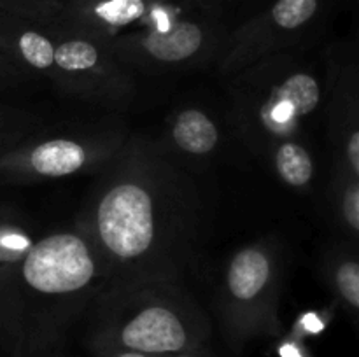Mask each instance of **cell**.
<instances>
[{"instance_id": "obj_1", "label": "cell", "mask_w": 359, "mask_h": 357, "mask_svg": "<svg viewBox=\"0 0 359 357\" xmlns=\"http://www.w3.org/2000/svg\"><path fill=\"white\" fill-rule=\"evenodd\" d=\"M95 230L105 251L119 261H135L153 247L156 212L153 195L133 181L107 189L95 212Z\"/></svg>"}, {"instance_id": "obj_2", "label": "cell", "mask_w": 359, "mask_h": 357, "mask_svg": "<svg viewBox=\"0 0 359 357\" xmlns=\"http://www.w3.org/2000/svg\"><path fill=\"white\" fill-rule=\"evenodd\" d=\"M97 265L86 241L74 233L42 238L27 252L21 265L23 282L35 293L70 294L93 280Z\"/></svg>"}, {"instance_id": "obj_3", "label": "cell", "mask_w": 359, "mask_h": 357, "mask_svg": "<svg viewBox=\"0 0 359 357\" xmlns=\"http://www.w3.org/2000/svg\"><path fill=\"white\" fill-rule=\"evenodd\" d=\"M177 0H63L51 20L93 37H109L130 24L163 27L177 20Z\"/></svg>"}, {"instance_id": "obj_4", "label": "cell", "mask_w": 359, "mask_h": 357, "mask_svg": "<svg viewBox=\"0 0 359 357\" xmlns=\"http://www.w3.org/2000/svg\"><path fill=\"white\" fill-rule=\"evenodd\" d=\"M116 343L154 357L188 352L193 346L191 328L181 314L167 304H146L116 329Z\"/></svg>"}, {"instance_id": "obj_5", "label": "cell", "mask_w": 359, "mask_h": 357, "mask_svg": "<svg viewBox=\"0 0 359 357\" xmlns=\"http://www.w3.org/2000/svg\"><path fill=\"white\" fill-rule=\"evenodd\" d=\"M209 28L195 20L177 18L163 27H149L140 34L119 38V46L137 49L142 56L161 63H181L205 48Z\"/></svg>"}, {"instance_id": "obj_6", "label": "cell", "mask_w": 359, "mask_h": 357, "mask_svg": "<svg viewBox=\"0 0 359 357\" xmlns=\"http://www.w3.org/2000/svg\"><path fill=\"white\" fill-rule=\"evenodd\" d=\"M272 279V262L265 251L248 247L233 255L228 268V290L237 301H252Z\"/></svg>"}, {"instance_id": "obj_7", "label": "cell", "mask_w": 359, "mask_h": 357, "mask_svg": "<svg viewBox=\"0 0 359 357\" xmlns=\"http://www.w3.org/2000/svg\"><path fill=\"white\" fill-rule=\"evenodd\" d=\"M323 0H276L272 7L248 24L245 37L259 38L263 35L276 37L280 34H293L304 30L321 9Z\"/></svg>"}, {"instance_id": "obj_8", "label": "cell", "mask_w": 359, "mask_h": 357, "mask_svg": "<svg viewBox=\"0 0 359 357\" xmlns=\"http://www.w3.org/2000/svg\"><path fill=\"white\" fill-rule=\"evenodd\" d=\"M270 104V119L276 125L293 122L316 111L321 102L318 80L309 74H293L276 90Z\"/></svg>"}, {"instance_id": "obj_9", "label": "cell", "mask_w": 359, "mask_h": 357, "mask_svg": "<svg viewBox=\"0 0 359 357\" xmlns=\"http://www.w3.org/2000/svg\"><path fill=\"white\" fill-rule=\"evenodd\" d=\"M88 154L81 144L67 139H53L35 146L28 154V167L41 177H65L86 164Z\"/></svg>"}, {"instance_id": "obj_10", "label": "cell", "mask_w": 359, "mask_h": 357, "mask_svg": "<svg viewBox=\"0 0 359 357\" xmlns=\"http://www.w3.org/2000/svg\"><path fill=\"white\" fill-rule=\"evenodd\" d=\"M69 34L63 41L55 44L53 65L67 74H84L97 69L100 63L102 52L93 35L74 30L69 27Z\"/></svg>"}, {"instance_id": "obj_11", "label": "cell", "mask_w": 359, "mask_h": 357, "mask_svg": "<svg viewBox=\"0 0 359 357\" xmlns=\"http://www.w3.org/2000/svg\"><path fill=\"white\" fill-rule=\"evenodd\" d=\"M174 140L182 150L191 154H207L217 146L219 132L212 119L196 108H186L175 118Z\"/></svg>"}, {"instance_id": "obj_12", "label": "cell", "mask_w": 359, "mask_h": 357, "mask_svg": "<svg viewBox=\"0 0 359 357\" xmlns=\"http://www.w3.org/2000/svg\"><path fill=\"white\" fill-rule=\"evenodd\" d=\"M276 168L284 182L304 188L314 175V163L305 147L294 142H284L276 153Z\"/></svg>"}, {"instance_id": "obj_13", "label": "cell", "mask_w": 359, "mask_h": 357, "mask_svg": "<svg viewBox=\"0 0 359 357\" xmlns=\"http://www.w3.org/2000/svg\"><path fill=\"white\" fill-rule=\"evenodd\" d=\"M337 287L351 307H359V268L356 261H346L337 270Z\"/></svg>"}, {"instance_id": "obj_14", "label": "cell", "mask_w": 359, "mask_h": 357, "mask_svg": "<svg viewBox=\"0 0 359 357\" xmlns=\"http://www.w3.org/2000/svg\"><path fill=\"white\" fill-rule=\"evenodd\" d=\"M63 0H0V9L34 14V16H51L58 10Z\"/></svg>"}, {"instance_id": "obj_15", "label": "cell", "mask_w": 359, "mask_h": 357, "mask_svg": "<svg viewBox=\"0 0 359 357\" xmlns=\"http://www.w3.org/2000/svg\"><path fill=\"white\" fill-rule=\"evenodd\" d=\"M344 217L353 231L359 230V189L356 182L349 186L344 198Z\"/></svg>"}, {"instance_id": "obj_16", "label": "cell", "mask_w": 359, "mask_h": 357, "mask_svg": "<svg viewBox=\"0 0 359 357\" xmlns=\"http://www.w3.org/2000/svg\"><path fill=\"white\" fill-rule=\"evenodd\" d=\"M346 158L349 161L351 170L354 172V175H358L359 172V133L356 130H353V133L349 135L346 146Z\"/></svg>"}, {"instance_id": "obj_17", "label": "cell", "mask_w": 359, "mask_h": 357, "mask_svg": "<svg viewBox=\"0 0 359 357\" xmlns=\"http://www.w3.org/2000/svg\"><path fill=\"white\" fill-rule=\"evenodd\" d=\"M112 357H154V356H147V354H142V352H135V350H126V349H121L118 350V352L114 354Z\"/></svg>"}, {"instance_id": "obj_18", "label": "cell", "mask_w": 359, "mask_h": 357, "mask_svg": "<svg viewBox=\"0 0 359 357\" xmlns=\"http://www.w3.org/2000/svg\"><path fill=\"white\" fill-rule=\"evenodd\" d=\"M168 357H196V356H193L191 352H182V354H174V356H168Z\"/></svg>"}, {"instance_id": "obj_19", "label": "cell", "mask_w": 359, "mask_h": 357, "mask_svg": "<svg viewBox=\"0 0 359 357\" xmlns=\"http://www.w3.org/2000/svg\"><path fill=\"white\" fill-rule=\"evenodd\" d=\"M6 52L2 51V49H0V69H2V59H6Z\"/></svg>"}]
</instances>
